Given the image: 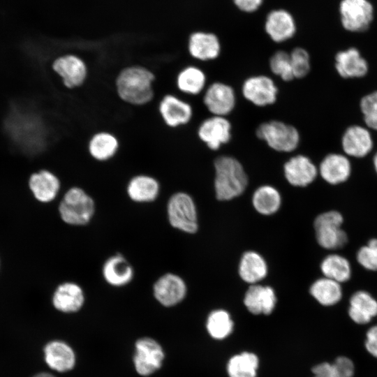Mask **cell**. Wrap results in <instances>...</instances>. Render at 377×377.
Masks as SVG:
<instances>
[{
    "label": "cell",
    "instance_id": "obj_1",
    "mask_svg": "<svg viewBox=\"0 0 377 377\" xmlns=\"http://www.w3.org/2000/svg\"><path fill=\"white\" fill-rule=\"evenodd\" d=\"M156 71L147 64H124L112 78L117 98L124 105L142 108L154 104L158 96Z\"/></svg>",
    "mask_w": 377,
    "mask_h": 377
},
{
    "label": "cell",
    "instance_id": "obj_2",
    "mask_svg": "<svg viewBox=\"0 0 377 377\" xmlns=\"http://www.w3.org/2000/svg\"><path fill=\"white\" fill-rule=\"evenodd\" d=\"M214 188L219 200L240 195L248 185V176L241 162L230 155H221L214 161Z\"/></svg>",
    "mask_w": 377,
    "mask_h": 377
},
{
    "label": "cell",
    "instance_id": "obj_3",
    "mask_svg": "<svg viewBox=\"0 0 377 377\" xmlns=\"http://www.w3.org/2000/svg\"><path fill=\"white\" fill-rule=\"evenodd\" d=\"M50 69L62 87L68 91L83 88L89 82L91 68L87 60L74 53L59 54L52 59Z\"/></svg>",
    "mask_w": 377,
    "mask_h": 377
},
{
    "label": "cell",
    "instance_id": "obj_4",
    "mask_svg": "<svg viewBox=\"0 0 377 377\" xmlns=\"http://www.w3.org/2000/svg\"><path fill=\"white\" fill-rule=\"evenodd\" d=\"M256 137L271 149L279 153H292L300 143L298 129L285 121L272 119L260 124L256 128Z\"/></svg>",
    "mask_w": 377,
    "mask_h": 377
},
{
    "label": "cell",
    "instance_id": "obj_5",
    "mask_svg": "<svg viewBox=\"0 0 377 377\" xmlns=\"http://www.w3.org/2000/svg\"><path fill=\"white\" fill-rule=\"evenodd\" d=\"M59 212L64 223L71 226H84L94 214L95 203L82 187L71 186L60 202Z\"/></svg>",
    "mask_w": 377,
    "mask_h": 377
},
{
    "label": "cell",
    "instance_id": "obj_6",
    "mask_svg": "<svg viewBox=\"0 0 377 377\" xmlns=\"http://www.w3.org/2000/svg\"><path fill=\"white\" fill-rule=\"evenodd\" d=\"M155 108L158 119L169 129H177L188 125L194 114L192 105L175 93H164L158 96Z\"/></svg>",
    "mask_w": 377,
    "mask_h": 377
},
{
    "label": "cell",
    "instance_id": "obj_7",
    "mask_svg": "<svg viewBox=\"0 0 377 377\" xmlns=\"http://www.w3.org/2000/svg\"><path fill=\"white\" fill-rule=\"evenodd\" d=\"M165 353L161 344L154 338L142 337L133 346L132 363L135 371L142 377H149L163 367Z\"/></svg>",
    "mask_w": 377,
    "mask_h": 377
},
{
    "label": "cell",
    "instance_id": "obj_8",
    "mask_svg": "<svg viewBox=\"0 0 377 377\" xmlns=\"http://www.w3.org/2000/svg\"><path fill=\"white\" fill-rule=\"evenodd\" d=\"M122 142L119 135L108 128H98L87 138L84 149L92 161L105 164L114 161L119 156Z\"/></svg>",
    "mask_w": 377,
    "mask_h": 377
},
{
    "label": "cell",
    "instance_id": "obj_9",
    "mask_svg": "<svg viewBox=\"0 0 377 377\" xmlns=\"http://www.w3.org/2000/svg\"><path fill=\"white\" fill-rule=\"evenodd\" d=\"M167 213L173 228L187 233L197 231L196 208L188 194L184 192L174 193L168 202Z\"/></svg>",
    "mask_w": 377,
    "mask_h": 377
},
{
    "label": "cell",
    "instance_id": "obj_10",
    "mask_svg": "<svg viewBox=\"0 0 377 377\" xmlns=\"http://www.w3.org/2000/svg\"><path fill=\"white\" fill-rule=\"evenodd\" d=\"M241 94L252 105L265 108L276 102L279 88L270 76L264 74L253 75L243 81Z\"/></svg>",
    "mask_w": 377,
    "mask_h": 377
},
{
    "label": "cell",
    "instance_id": "obj_11",
    "mask_svg": "<svg viewBox=\"0 0 377 377\" xmlns=\"http://www.w3.org/2000/svg\"><path fill=\"white\" fill-rule=\"evenodd\" d=\"M202 103L211 115L228 117L236 107V92L231 85L216 81L207 86Z\"/></svg>",
    "mask_w": 377,
    "mask_h": 377
},
{
    "label": "cell",
    "instance_id": "obj_12",
    "mask_svg": "<svg viewBox=\"0 0 377 377\" xmlns=\"http://www.w3.org/2000/svg\"><path fill=\"white\" fill-rule=\"evenodd\" d=\"M339 13L343 27L351 32L364 31L374 18V7L368 0H341Z\"/></svg>",
    "mask_w": 377,
    "mask_h": 377
},
{
    "label": "cell",
    "instance_id": "obj_13",
    "mask_svg": "<svg viewBox=\"0 0 377 377\" xmlns=\"http://www.w3.org/2000/svg\"><path fill=\"white\" fill-rule=\"evenodd\" d=\"M232 129V124L227 117L211 115L200 122L197 135L209 149L216 151L230 142Z\"/></svg>",
    "mask_w": 377,
    "mask_h": 377
},
{
    "label": "cell",
    "instance_id": "obj_14",
    "mask_svg": "<svg viewBox=\"0 0 377 377\" xmlns=\"http://www.w3.org/2000/svg\"><path fill=\"white\" fill-rule=\"evenodd\" d=\"M43 358L52 371L65 374L73 370L77 364V354L73 347L62 339H52L43 347Z\"/></svg>",
    "mask_w": 377,
    "mask_h": 377
},
{
    "label": "cell",
    "instance_id": "obj_15",
    "mask_svg": "<svg viewBox=\"0 0 377 377\" xmlns=\"http://www.w3.org/2000/svg\"><path fill=\"white\" fill-rule=\"evenodd\" d=\"M283 174L288 182L294 186L304 187L312 183L318 170L311 159L304 154L290 157L283 164Z\"/></svg>",
    "mask_w": 377,
    "mask_h": 377
},
{
    "label": "cell",
    "instance_id": "obj_16",
    "mask_svg": "<svg viewBox=\"0 0 377 377\" xmlns=\"http://www.w3.org/2000/svg\"><path fill=\"white\" fill-rule=\"evenodd\" d=\"M34 198L41 202H50L58 195L61 182L51 169L43 168L32 172L27 181Z\"/></svg>",
    "mask_w": 377,
    "mask_h": 377
},
{
    "label": "cell",
    "instance_id": "obj_17",
    "mask_svg": "<svg viewBox=\"0 0 377 377\" xmlns=\"http://www.w3.org/2000/svg\"><path fill=\"white\" fill-rule=\"evenodd\" d=\"M186 294V286L179 276L168 273L159 277L153 286L156 300L165 307L181 302Z\"/></svg>",
    "mask_w": 377,
    "mask_h": 377
},
{
    "label": "cell",
    "instance_id": "obj_18",
    "mask_svg": "<svg viewBox=\"0 0 377 377\" xmlns=\"http://www.w3.org/2000/svg\"><path fill=\"white\" fill-rule=\"evenodd\" d=\"M341 143L344 154L354 158L366 156L374 147L369 129L360 125L348 126L341 137Z\"/></svg>",
    "mask_w": 377,
    "mask_h": 377
},
{
    "label": "cell",
    "instance_id": "obj_19",
    "mask_svg": "<svg viewBox=\"0 0 377 377\" xmlns=\"http://www.w3.org/2000/svg\"><path fill=\"white\" fill-rule=\"evenodd\" d=\"M85 302L84 293L78 284L64 282L54 290L52 303L55 309L63 313H75L82 309Z\"/></svg>",
    "mask_w": 377,
    "mask_h": 377
},
{
    "label": "cell",
    "instance_id": "obj_20",
    "mask_svg": "<svg viewBox=\"0 0 377 377\" xmlns=\"http://www.w3.org/2000/svg\"><path fill=\"white\" fill-rule=\"evenodd\" d=\"M159 181L152 175L138 173L133 175L126 184V193L128 198L138 203L154 201L160 193Z\"/></svg>",
    "mask_w": 377,
    "mask_h": 377
},
{
    "label": "cell",
    "instance_id": "obj_21",
    "mask_svg": "<svg viewBox=\"0 0 377 377\" xmlns=\"http://www.w3.org/2000/svg\"><path fill=\"white\" fill-rule=\"evenodd\" d=\"M221 50L219 39L212 33L197 31L193 33L188 38V51L190 56L195 60H215L219 57Z\"/></svg>",
    "mask_w": 377,
    "mask_h": 377
},
{
    "label": "cell",
    "instance_id": "obj_22",
    "mask_svg": "<svg viewBox=\"0 0 377 377\" xmlns=\"http://www.w3.org/2000/svg\"><path fill=\"white\" fill-rule=\"evenodd\" d=\"M318 170L326 182L336 185L348 180L351 173V163L346 154L330 153L323 158Z\"/></svg>",
    "mask_w": 377,
    "mask_h": 377
},
{
    "label": "cell",
    "instance_id": "obj_23",
    "mask_svg": "<svg viewBox=\"0 0 377 377\" xmlns=\"http://www.w3.org/2000/svg\"><path fill=\"white\" fill-rule=\"evenodd\" d=\"M335 69L343 78H360L367 75L369 65L355 47L338 52L335 58Z\"/></svg>",
    "mask_w": 377,
    "mask_h": 377
},
{
    "label": "cell",
    "instance_id": "obj_24",
    "mask_svg": "<svg viewBox=\"0 0 377 377\" xmlns=\"http://www.w3.org/2000/svg\"><path fill=\"white\" fill-rule=\"evenodd\" d=\"M205 71L195 65H186L179 70L175 77L177 90L186 96H197L203 93L207 87Z\"/></svg>",
    "mask_w": 377,
    "mask_h": 377
},
{
    "label": "cell",
    "instance_id": "obj_25",
    "mask_svg": "<svg viewBox=\"0 0 377 377\" xmlns=\"http://www.w3.org/2000/svg\"><path fill=\"white\" fill-rule=\"evenodd\" d=\"M244 303L253 314H270L275 308L276 297L269 286H251L244 295Z\"/></svg>",
    "mask_w": 377,
    "mask_h": 377
},
{
    "label": "cell",
    "instance_id": "obj_26",
    "mask_svg": "<svg viewBox=\"0 0 377 377\" xmlns=\"http://www.w3.org/2000/svg\"><path fill=\"white\" fill-rule=\"evenodd\" d=\"M102 274L104 280L109 285L113 287H122L133 280L134 270L130 263L121 254H115L105 261Z\"/></svg>",
    "mask_w": 377,
    "mask_h": 377
},
{
    "label": "cell",
    "instance_id": "obj_27",
    "mask_svg": "<svg viewBox=\"0 0 377 377\" xmlns=\"http://www.w3.org/2000/svg\"><path fill=\"white\" fill-rule=\"evenodd\" d=\"M265 31L274 42L282 43L293 37L296 27L293 17L288 12L276 10L268 15Z\"/></svg>",
    "mask_w": 377,
    "mask_h": 377
},
{
    "label": "cell",
    "instance_id": "obj_28",
    "mask_svg": "<svg viewBox=\"0 0 377 377\" xmlns=\"http://www.w3.org/2000/svg\"><path fill=\"white\" fill-rule=\"evenodd\" d=\"M350 318L357 324L368 323L377 315V301L367 292H355L350 297Z\"/></svg>",
    "mask_w": 377,
    "mask_h": 377
},
{
    "label": "cell",
    "instance_id": "obj_29",
    "mask_svg": "<svg viewBox=\"0 0 377 377\" xmlns=\"http://www.w3.org/2000/svg\"><path fill=\"white\" fill-rule=\"evenodd\" d=\"M267 272L266 263L260 254L254 251L243 254L239 267V274L242 280L254 284L264 279Z\"/></svg>",
    "mask_w": 377,
    "mask_h": 377
},
{
    "label": "cell",
    "instance_id": "obj_30",
    "mask_svg": "<svg viewBox=\"0 0 377 377\" xmlns=\"http://www.w3.org/2000/svg\"><path fill=\"white\" fill-rule=\"evenodd\" d=\"M259 367L258 356L251 352H242L231 357L227 364L229 377H256Z\"/></svg>",
    "mask_w": 377,
    "mask_h": 377
},
{
    "label": "cell",
    "instance_id": "obj_31",
    "mask_svg": "<svg viewBox=\"0 0 377 377\" xmlns=\"http://www.w3.org/2000/svg\"><path fill=\"white\" fill-rule=\"evenodd\" d=\"M310 293L323 306L334 305L342 297L340 283L327 277L316 280L310 288Z\"/></svg>",
    "mask_w": 377,
    "mask_h": 377
},
{
    "label": "cell",
    "instance_id": "obj_32",
    "mask_svg": "<svg viewBox=\"0 0 377 377\" xmlns=\"http://www.w3.org/2000/svg\"><path fill=\"white\" fill-rule=\"evenodd\" d=\"M252 202L254 208L259 213L270 215L279 209L281 199L279 191L274 187L264 185L255 191Z\"/></svg>",
    "mask_w": 377,
    "mask_h": 377
},
{
    "label": "cell",
    "instance_id": "obj_33",
    "mask_svg": "<svg viewBox=\"0 0 377 377\" xmlns=\"http://www.w3.org/2000/svg\"><path fill=\"white\" fill-rule=\"evenodd\" d=\"M320 269L325 277L339 283L347 281L351 276L350 263L346 258L338 254L325 257L321 263Z\"/></svg>",
    "mask_w": 377,
    "mask_h": 377
},
{
    "label": "cell",
    "instance_id": "obj_34",
    "mask_svg": "<svg viewBox=\"0 0 377 377\" xmlns=\"http://www.w3.org/2000/svg\"><path fill=\"white\" fill-rule=\"evenodd\" d=\"M233 321L228 311L217 309L212 311L207 319L206 328L213 339L221 340L228 337L233 330Z\"/></svg>",
    "mask_w": 377,
    "mask_h": 377
},
{
    "label": "cell",
    "instance_id": "obj_35",
    "mask_svg": "<svg viewBox=\"0 0 377 377\" xmlns=\"http://www.w3.org/2000/svg\"><path fill=\"white\" fill-rule=\"evenodd\" d=\"M313 377H352L354 364L348 357H337L333 364L323 362L312 369Z\"/></svg>",
    "mask_w": 377,
    "mask_h": 377
},
{
    "label": "cell",
    "instance_id": "obj_36",
    "mask_svg": "<svg viewBox=\"0 0 377 377\" xmlns=\"http://www.w3.org/2000/svg\"><path fill=\"white\" fill-rule=\"evenodd\" d=\"M315 230L318 244L326 249H341L348 242V236L341 227L324 226Z\"/></svg>",
    "mask_w": 377,
    "mask_h": 377
},
{
    "label": "cell",
    "instance_id": "obj_37",
    "mask_svg": "<svg viewBox=\"0 0 377 377\" xmlns=\"http://www.w3.org/2000/svg\"><path fill=\"white\" fill-rule=\"evenodd\" d=\"M269 68L273 75L284 82L295 80L290 59V54L283 50L275 52L269 59Z\"/></svg>",
    "mask_w": 377,
    "mask_h": 377
},
{
    "label": "cell",
    "instance_id": "obj_38",
    "mask_svg": "<svg viewBox=\"0 0 377 377\" xmlns=\"http://www.w3.org/2000/svg\"><path fill=\"white\" fill-rule=\"evenodd\" d=\"M289 54L294 78H304L311 71V59L309 52L304 48L297 47Z\"/></svg>",
    "mask_w": 377,
    "mask_h": 377
},
{
    "label": "cell",
    "instance_id": "obj_39",
    "mask_svg": "<svg viewBox=\"0 0 377 377\" xmlns=\"http://www.w3.org/2000/svg\"><path fill=\"white\" fill-rule=\"evenodd\" d=\"M357 260L365 269L377 271V255L368 245L362 246L358 250Z\"/></svg>",
    "mask_w": 377,
    "mask_h": 377
},
{
    "label": "cell",
    "instance_id": "obj_40",
    "mask_svg": "<svg viewBox=\"0 0 377 377\" xmlns=\"http://www.w3.org/2000/svg\"><path fill=\"white\" fill-rule=\"evenodd\" d=\"M343 219L337 211L332 210L319 214L314 221V228L324 226L341 227Z\"/></svg>",
    "mask_w": 377,
    "mask_h": 377
},
{
    "label": "cell",
    "instance_id": "obj_41",
    "mask_svg": "<svg viewBox=\"0 0 377 377\" xmlns=\"http://www.w3.org/2000/svg\"><path fill=\"white\" fill-rule=\"evenodd\" d=\"M360 107L363 116L377 110V91L371 92L362 98Z\"/></svg>",
    "mask_w": 377,
    "mask_h": 377
},
{
    "label": "cell",
    "instance_id": "obj_42",
    "mask_svg": "<svg viewBox=\"0 0 377 377\" xmlns=\"http://www.w3.org/2000/svg\"><path fill=\"white\" fill-rule=\"evenodd\" d=\"M365 347L371 355L377 357V325L373 326L367 331Z\"/></svg>",
    "mask_w": 377,
    "mask_h": 377
},
{
    "label": "cell",
    "instance_id": "obj_43",
    "mask_svg": "<svg viewBox=\"0 0 377 377\" xmlns=\"http://www.w3.org/2000/svg\"><path fill=\"white\" fill-rule=\"evenodd\" d=\"M263 0H234L236 6L245 12H253L258 8Z\"/></svg>",
    "mask_w": 377,
    "mask_h": 377
},
{
    "label": "cell",
    "instance_id": "obj_44",
    "mask_svg": "<svg viewBox=\"0 0 377 377\" xmlns=\"http://www.w3.org/2000/svg\"><path fill=\"white\" fill-rule=\"evenodd\" d=\"M364 121L369 129L377 131V110L368 115L364 116Z\"/></svg>",
    "mask_w": 377,
    "mask_h": 377
},
{
    "label": "cell",
    "instance_id": "obj_45",
    "mask_svg": "<svg viewBox=\"0 0 377 377\" xmlns=\"http://www.w3.org/2000/svg\"><path fill=\"white\" fill-rule=\"evenodd\" d=\"M367 245L374 251L377 255V239H371L369 241Z\"/></svg>",
    "mask_w": 377,
    "mask_h": 377
},
{
    "label": "cell",
    "instance_id": "obj_46",
    "mask_svg": "<svg viewBox=\"0 0 377 377\" xmlns=\"http://www.w3.org/2000/svg\"><path fill=\"white\" fill-rule=\"evenodd\" d=\"M32 377H57V376L54 375L52 373H50V372H39L35 374Z\"/></svg>",
    "mask_w": 377,
    "mask_h": 377
},
{
    "label": "cell",
    "instance_id": "obj_47",
    "mask_svg": "<svg viewBox=\"0 0 377 377\" xmlns=\"http://www.w3.org/2000/svg\"><path fill=\"white\" fill-rule=\"evenodd\" d=\"M373 164L375 169L376 172L377 173V152L375 154L373 158Z\"/></svg>",
    "mask_w": 377,
    "mask_h": 377
}]
</instances>
